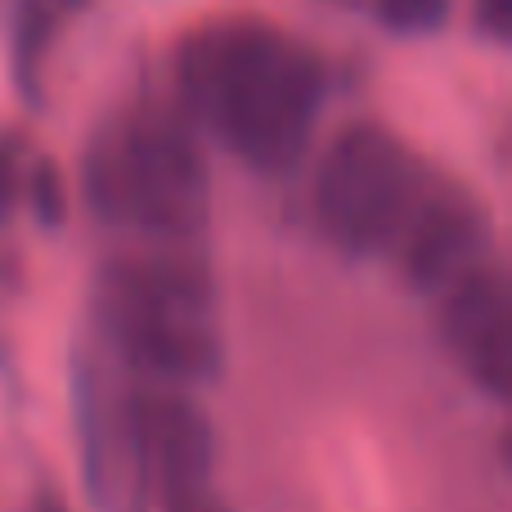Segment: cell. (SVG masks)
Segmentation results:
<instances>
[{
	"label": "cell",
	"mask_w": 512,
	"mask_h": 512,
	"mask_svg": "<svg viewBox=\"0 0 512 512\" xmlns=\"http://www.w3.org/2000/svg\"><path fill=\"white\" fill-rule=\"evenodd\" d=\"M185 113L212 131L243 167L288 176L310 149L328 72L306 45L261 23H221L194 32L176 59Z\"/></svg>",
	"instance_id": "1"
},
{
	"label": "cell",
	"mask_w": 512,
	"mask_h": 512,
	"mask_svg": "<svg viewBox=\"0 0 512 512\" xmlns=\"http://www.w3.org/2000/svg\"><path fill=\"white\" fill-rule=\"evenodd\" d=\"M81 198L113 230L185 243L207 221V162L194 131L167 113L117 122L86 149Z\"/></svg>",
	"instance_id": "2"
},
{
	"label": "cell",
	"mask_w": 512,
	"mask_h": 512,
	"mask_svg": "<svg viewBox=\"0 0 512 512\" xmlns=\"http://www.w3.org/2000/svg\"><path fill=\"white\" fill-rule=\"evenodd\" d=\"M427 167L378 122H351L333 135L315 176L319 234L346 256H378L391 248Z\"/></svg>",
	"instance_id": "3"
},
{
	"label": "cell",
	"mask_w": 512,
	"mask_h": 512,
	"mask_svg": "<svg viewBox=\"0 0 512 512\" xmlns=\"http://www.w3.org/2000/svg\"><path fill=\"white\" fill-rule=\"evenodd\" d=\"M126 427V450L140 472L144 495H171L189 486H212L216 427L189 400L185 387L131 391L117 400Z\"/></svg>",
	"instance_id": "4"
},
{
	"label": "cell",
	"mask_w": 512,
	"mask_h": 512,
	"mask_svg": "<svg viewBox=\"0 0 512 512\" xmlns=\"http://www.w3.org/2000/svg\"><path fill=\"white\" fill-rule=\"evenodd\" d=\"M486 243H490L486 207L454 180L427 176V185L409 203L387 252L396 256V270L409 288L436 297L486 256Z\"/></svg>",
	"instance_id": "5"
},
{
	"label": "cell",
	"mask_w": 512,
	"mask_h": 512,
	"mask_svg": "<svg viewBox=\"0 0 512 512\" xmlns=\"http://www.w3.org/2000/svg\"><path fill=\"white\" fill-rule=\"evenodd\" d=\"M441 297V342L463 378L490 400H508L512 387V283L504 265L481 256Z\"/></svg>",
	"instance_id": "6"
},
{
	"label": "cell",
	"mask_w": 512,
	"mask_h": 512,
	"mask_svg": "<svg viewBox=\"0 0 512 512\" xmlns=\"http://www.w3.org/2000/svg\"><path fill=\"white\" fill-rule=\"evenodd\" d=\"M108 342L153 387H203L221 373L225 346L216 315L198 310H140L104 319Z\"/></svg>",
	"instance_id": "7"
},
{
	"label": "cell",
	"mask_w": 512,
	"mask_h": 512,
	"mask_svg": "<svg viewBox=\"0 0 512 512\" xmlns=\"http://www.w3.org/2000/svg\"><path fill=\"white\" fill-rule=\"evenodd\" d=\"M99 324L117 315H140V310H198L216 315V279L203 261H189L180 252L153 256H122L108 261L95 283Z\"/></svg>",
	"instance_id": "8"
},
{
	"label": "cell",
	"mask_w": 512,
	"mask_h": 512,
	"mask_svg": "<svg viewBox=\"0 0 512 512\" xmlns=\"http://www.w3.org/2000/svg\"><path fill=\"white\" fill-rule=\"evenodd\" d=\"M373 9H378L382 27L400 36H427L450 18V0H373Z\"/></svg>",
	"instance_id": "9"
},
{
	"label": "cell",
	"mask_w": 512,
	"mask_h": 512,
	"mask_svg": "<svg viewBox=\"0 0 512 512\" xmlns=\"http://www.w3.org/2000/svg\"><path fill=\"white\" fill-rule=\"evenodd\" d=\"M45 36H50V14H45L41 5H23V14H18V72L23 77H32V63L41 59L45 50Z\"/></svg>",
	"instance_id": "10"
},
{
	"label": "cell",
	"mask_w": 512,
	"mask_h": 512,
	"mask_svg": "<svg viewBox=\"0 0 512 512\" xmlns=\"http://www.w3.org/2000/svg\"><path fill=\"white\" fill-rule=\"evenodd\" d=\"M32 207L41 221H50V225L63 221V185L50 162H36V171H32Z\"/></svg>",
	"instance_id": "11"
},
{
	"label": "cell",
	"mask_w": 512,
	"mask_h": 512,
	"mask_svg": "<svg viewBox=\"0 0 512 512\" xmlns=\"http://www.w3.org/2000/svg\"><path fill=\"white\" fill-rule=\"evenodd\" d=\"M162 512H230L216 499L212 486H189V490H171V495H158Z\"/></svg>",
	"instance_id": "12"
},
{
	"label": "cell",
	"mask_w": 512,
	"mask_h": 512,
	"mask_svg": "<svg viewBox=\"0 0 512 512\" xmlns=\"http://www.w3.org/2000/svg\"><path fill=\"white\" fill-rule=\"evenodd\" d=\"M477 23L486 27L495 41L508 36V0H477Z\"/></svg>",
	"instance_id": "13"
},
{
	"label": "cell",
	"mask_w": 512,
	"mask_h": 512,
	"mask_svg": "<svg viewBox=\"0 0 512 512\" xmlns=\"http://www.w3.org/2000/svg\"><path fill=\"white\" fill-rule=\"evenodd\" d=\"M36 512H68V508H63L54 495H41V499H36Z\"/></svg>",
	"instance_id": "14"
},
{
	"label": "cell",
	"mask_w": 512,
	"mask_h": 512,
	"mask_svg": "<svg viewBox=\"0 0 512 512\" xmlns=\"http://www.w3.org/2000/svg\"><path fill=\"white\" fill-rule=\"evenodd\" d=\"M5 194L9 189H5V176H0V212H5Z\"/></svg>",
	"instance_id": "15"
},
{
	"label": "cell",
	"mask_w": 512,
	"mask_h": 512,
	"mask_svg": "<svg viewBox=\"0 0 512 512\" xmlns=\"http://www.w3.org/2000/svg\"><path fill=\"white\" fill-rule=\"evenodd\" d=\"M59 5H86V0H59Z\"/></svg>",
	"instance_id": "16"
}]
</instances>
